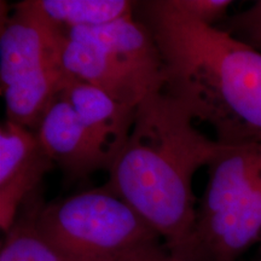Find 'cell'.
I'll return each mask as SVG.
<instances>
[{"mask_svg": "<svg viewBox=\"0 0 261 261\" xmlns=\"http://www.w3.org/2000/svg\"><path fill=\"white\" fill-rule=\"evenodd\" d=\"M136 16L154 35L166 73V93L215 140L261 143V52L223 29L196 21L173 0L137 2Z\"/></svg>", "mask_w": 261, "mask_h": 261, "instance_id": "cell-1", "label": "cell"}, {"mask_svg": "<svg viewBox=\"0 0 261 261\" xmlns=\"http://www.w3.org/2000/svg\"><path fill=\"white\" fill-rule=\"evenodd\" d=\"M223 148L196 128L178 100L160 91L137 108L132 132L106 184L154 228L167 252L177 255L197 215L196 172L208 167Z\"/></svg>", "mask_w": 261, "mask_h": 261, "instance_id": "cell-2", "label": "cell"}, {"mask_svg": "<svg viewBox=\"0 0 261 261\" xmlns=\"http://www.w3.org/2000/svg\"><path fill=\"white\" fill-rule=\"evenodd\" d=\"M207 169L191 236L174 256L238 261L261 242V143L224 145Z\"/></svg>", "mask_w": 261, "mask_h": 261, "instance_id": "cell-3", "label": "cell"}, {"mask_svg": "<svg viewBox=\"0 0 261 261\" xmlns=\"http://www.w3.org/2000/svg\"><path fill=\"white\" fill-rule=\"evenodd\" d=\"M35 221L67 261H136L165 247L154 228L106 182L42 201Z\"/></svg>", "mask_w": 261, "mask_h": 261, "instance_id": "cell-4", "label": "cell"}, {"mask_svg": "<svg viewBox=\"0 0 261 261\" xmlns=\"http://www.w3.org/2000/svg\"><path fill=\"white\" fill-rule=\"evenodd\" d=\"M62 63L70 76L128 107L138 108L165 89L162 55L154 35L136 14L68 32L62 45Z\"/></svg>", "mask_w": 261, "mask_h": 261, "instance_id": "cell-5", "label": "cell"}, {"mask_svg": "<svg viewBox=\"0 0 261 261\" xmlns=\"http://www.w3.org/2000/svg\"><path fill=\"white\" fill-rule=\"evenodd\" d=\"M64 37L35 11L32 0L3 12L0 91L6 120L37 132L68 75L62 63Z\"/></svg>", "mask_w": 261, "mask_h": 261, "instance_id": "cell-6", "label": "cell"}, {"mask_svg": "<svg viewBox=\"0 0 261 261\" xmlns=\"http://www.w3.org/2000/svg\"><path fill=\"white\" fill-rule=\"evenodd\" d=\"M55 162L33 130L4 120L0 126V227L6 232L32 196L41 191Z\"/></svg>", "mask_w": 261, "mask_h": 261, "instance_id": "cell-7", "label": "cell"}, {"mask_svg": "<svg viewBox=\"0 0 261 261\" xmlns=\"http://www.w3.org/2000/svg\"><path fill=\"white\" fill-rule=\"evenodd\" d=\"M35 133L68 180H84L112 168L114 159L85 128L61 93L48 106Z\"/></svg>", "mask_w": 261, "mask_h": 261, "instance_id": "cell-8", "label": "cell"}, {"mask_svg": "<svg viewBox=\"0 0 261 261\" xmlns=\"http://www.w3.org/2000/svg\"><path fill=\"white\" fill-rule=\"evenodd\" d=\"M60 93L73 108L85 128L115 162L132 132L137 108L117 102L104 91L69 74L64 79Z\"/></svg>", "mask_w": 261, "mask_h": 261, "instance_id": "cell-9", "label": "cell"}, {"mask_svg": "<svg viewBox=\"0 0 261 261\" xmlns=\"http://www.w3.org/2000/svg\"><path fill=\"white\" fill-rule=\"evenodd\" d=\"M33 8L52 27L65 35L136 14L137 2L127 0H32Z\"/></svg>", "mask_w": 261, "mask_h": 261, "instance_id": "cell-10", "label": "cell"}, {"mask_svg": "<svg viewBox=\"0 0 261 261\" xmlns=\"http://www.w3.org/2000/svg\"><path fill=\"white\" fill-rule=\"evenodd\" d=\"M42 201L39 191L21 208L17 219L4 232L0 261H67L39 232L35 218Z\"/></svg>", "mask_w": 261, "mask_h": 261, "instance_id": "cell-11", "label": "cell"}, {"mask_svg": "<svg viewBox=\"0 0 261 261\" xmlns=\"http://www.w3.org/2000/svg\"><path fill=\"white\" fill-rule=\"evenodd\" d=\"M217 27L261 52V0L238 14L227 16Z\"/></svg>", "mask_w": 261, "mask_h": 261, "instance_id": "cell-12", "label": "cell"}, {"mask_svg": "<svg viewBox=\"0 0 261 261\" xmlns=\"http://www.w3.org/2000/svg\"><path fill=\"white\" fill-rule=\"evenodd\" d=\"M173 3L196 21L213 27L227 17V10L233 4L231 0H173Z\"/></svg>", "mask_w": 261, "mask_h": 261, "instance_id": "cell-13", "label": "cell"}, {"mask_svg": "<svg viewBox=\"0 0 261 261\" xmlns=\"http://www.w3.org/2000/svg\"><path fill=\"white\" fill-rule=\"evenodd\" d=\"M136 261H188V260H184L181 259V257L172 255V254H169L167 252L166 247H162L160 248V249L155 250V252L146 254L145 256L140 257V259Z\"/></svg>", "mask_w": 261, "mask_h": 261, "instance_id": "cell-14", "label": "cell"}, {"mask_svg": "<svg viewBox=\"0 0 261 261\" xmlns=\"http://www.w3.org/2000/svg\"><path fill=\"white\" fill-rule=\"evenodd\" d=\"M254 261H261V253H260V256H259V257H257V259H256V260H254Z\"/></svg>", "mask_w": 261, "mask_h": 261, "instance_id": "cell-15", "label": "cell"}]
</instances>
